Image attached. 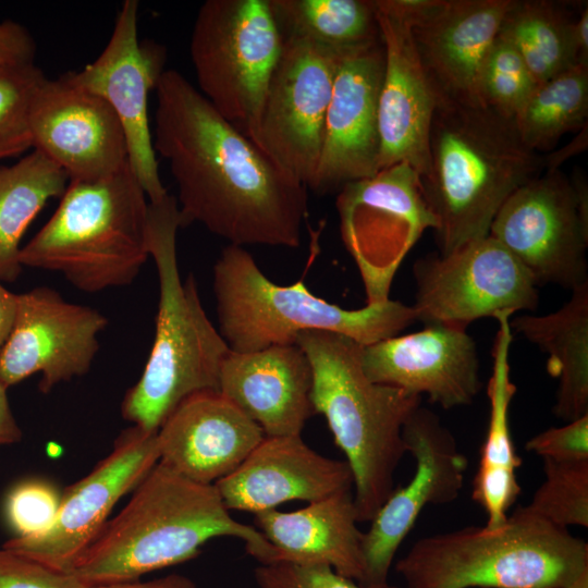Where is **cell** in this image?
Returning a JSON list of instances; mask_svg holds the SVG:
<instances>
[{
    "mask_svg": "<svg viewBox=\"0 0 588 588\" xmlns=\"http://www.w3.org/2000/svg\"><path fill=\"white\" fill-rule=\"evenodd\" d=\"M152 144L177 186L182 226L194 222L231 245L296 248L308 188L221 117L180 72L155 88Z\"/></svg>",
    "mask_w": 588,
    "mask_h": 588,
    "instance_id": "cell-1",
    "label": "cell"
},
{
    "mask_svg": "<svg viewBox=\"0 0 588 588\" xmlns=\"http://www.w3.org/2000/svg\"><path fill=\"white\" fill-rule=\"evenodd\" d=\"M218 537L243 540L259 564L273 561L271 544L231 516L215 485L187 479L158 462L69 573L87 586L138 580L196 558Z\"/></svg>",
    "mask_w": 588,
    "mask_h": 588,
    "instance_id": "cell-2",
    "label": "cell"
},
{
    "mask_svg": "<svg viewBox=\"0 0 588 588\" xmlns=\"http://www.w3.org/2000/svg\"><path fill=\"white\" fill-rule=\"evenodd\" d=\"M429 154L420 181L440 255L488 236L504 201L546 169L544 154L524 144L514 120L482 105L438 102Z\"/></svg>",
    "mask_w": 588,
    "mask_h": 588,
    "instance_id": "cell-3",
    "label": "cell"
},
{
    "mask_svg": "<svg viewBox=\"0 0 588 588\" xmlns=\"http://www.w3.org/2000/svg\"><path fill=\"white\" fill-rule=\"evenodd\" d=\"M296 344L313 369L314 412L326 418L352 471L358 522H370L395 489V471L407 453L403 426L421 396L369 380L363 345L348 336L309 330Z\"/></svg>",
    "mask_w": 588,
    "mask_h": 588,
    "instance_id": "cell-4",
    "label": "cell"
},
{
    "mask_svg": "<svg viewBox=\"0 0 588 588\" xmlns=\"http://www.w3.org/2000/svg\"><path fill=\"white\" fill-rule=\"evenodd\" d=\"M182 228L175 196L148 205L147 240L159 281L155 338L138 381L122 401L125 420L155 432L187 396L219 391L220 369L231 350L208 318L196 281L181 278L176 233Z\"/></svg>",
    "mask_w": 588,
    "mask_h": 588,
    "instance_id": "cell-5",
    "label": "cell"
},
{
    "mask_svg": "<svg viewBox=\"0 0 588 588\" xmlns=\"http://www.w3.org/2000/svg\"><path fill=\"white\" fill-rule=\"evenodd\" d=\"M395 569L406 588H559L588 569V543L519 506L498 527L418 539Z\"/></svg>",
    "mask_w": 588,
    "mask_h": 588,
    "instance_id": "cell-6",
    "label": "cell"
},
{
    "mask_svg": "<svg viewBox=\"0 0 588 588\" xmlns=\"http://www.w3.org/2000/svg\"><path fill=\"white\" fill-rule=\"evenodd\" d=\"M147 196L127 163L70 181L51 218L22 246V267L58 272L86 293L127 286L148 260Z\"/></svg>",
    "mask_w": 588,
    "mask_h": 588,
    "instance_id": "cell-7",
    "label": "cell"
},
{
    "mask_svg": "<svg viewBox=\"0 0 588 588\" xmlns=\"http://www.w3.org/2000/svg\"><path fill=\"white\" fill-rule=\"evenodd\" d=\"M219 332L235 353L296 344L301 332L343 334L362 345L399 335L416 321L413 306L399 301L345 309L315 296L303 281L289 286L269 280L242 246H225L213 266Z\"/></svg>",
    "mask_w": 588,
    "mask_h": 588,
    "instance_id": "cell-8",
    "label": "cell"
},
{
    "mask_svg": "<svg viewBox=\"0 0 588 588\" xmlns=\"http://www.w3.org/2000/svg\"><path fill=\"white\" fill-rule=\"evenodd\" d=\"M282 40L268 0H207L191 35L199 93L257 146L264 98Z\"/></svg>",
    "mask_w": 588,
    "mask_h": 588,
    "instance_id": "cell-9",
    "label": "cell"
},
{
    "mask_svg": "<svg viewBox=\"0 0 588 588\" xmlns=\"http://www.w3.org/2000/svg\"><path fill=\"white\" fill-rule=\"evenodd\" d=\"M489 235L527 270L536 285L571 291L588 283V187L583 175L543 171L517 188L495 215Z\"/></svg>",
    "mask_w": 588,
    "mask_h": 588,
    "instance_id": "cell-10",
    "label": "cell"
},
{
    "mask_svg": "<svg viewBox=\"0 0 588 588\" xmlns=\"http://www.w3.org/2000/svg\"><path fill=\"white\" fill-rule=\"evenodd\" d=\"M343 244L359 271L366 305L390 299L394 275L422 233L436 230L419 174L397 163L345 184L336 197Z\"/></svg>",
    "mask_w": 588,
    "mask_h": 588,
    "instance_id": "cell-11",
    "label": "cell"
},
{
    "mask_svg": "<svg viewBox=\"0 0 588 588\" xmlns=\"http://www.w3.org/2000/svg\"><path fill=\"white\" fill-rule=\"evenodd\" d=\"M416 320L466 329L501 313L535 310L538 286L522 264L488 235L446 254H429L413 267Z\"/></svg>",
    "mask_w": 588,
    "mask_h": 588,
    "instance_id": "cell-12",
    "label": "cell"
},
{
    "mask_svg": "<svg viewBox=\"0 0 588 588\" xmlns=\"http://www.w3.org/2000/svg\"><path fill=\"white\" fill-rule=\"evenodd\" d=\"M282 39L264 98L258 147L309 188L342 52L294 36Z\"/></svg>",
    "mask_w": 588,
    "mask_h": 588,
    "instance_id": "cell-13",
    "label": "cell"
},
{
    "mask_svg": "<svg viewBox=\"0 0 588 588\" xmlns=\"http://www.w3.org/2000/svg\"><path fill=\"white\" fill-rule=\"evenodd\" d=\"M407 453L415 460L411 480L388 497L364 532L365 578L362 585L383 588L400 546L427 505H444L457 499L468 467L454 434L439 416L416 408L403 426Z\"/></svg>",
    "mask_w": 588,
    "mask_h": 588,
    "instance_id": "cell-14",
    "label": "cell"
},
{
    "mask_svg": "<svg viewBox=\"0 0 588 588\" xmlns=\"http://www.w3.org/2000/svg\"><path fill=\"white\" fill-rule=\"evenodd\" d=\"M157 431L132 426L94 469L61 494L57 517L45 532L13 537L2 547L45 566L70 572L96 539L118 501L159 462Z\"/></svg>",
    "mask_w": 588,
    "mask_h": 588,
    "instance_id": "cell-15",
    "label": "cell"
},
{
    "mask_svg": "<svg viewBox=\"0 0 588 588\" xmlns=\"http://www.w3.org/2000/svg\"><path fill=\"white\" fill-rule=\"evenodd\" d=\"M511 2L383 0L381 8L409 25L438 102L482 105L480 71Z\"/></svg>",
    "mask_w": 588,
    "mask_h": 588,
    "instance_id": "cell-16",
    "label": "cell"
},
{
    "mask_svg": "<svg viewBox=\"0 0 588 588\" xmlns=\"http://www.w3.org/2000/svg\"><path fill=\"white\" fill-rule=\"evenodd\" d=\"M138 1L121 4L112 34L98 58L73 81L101 97L117 114L126 140L128 164L149 203L167 194L160 175L148 120V96L156 88L166 59L164 49L138 39Z\"/></svg>",
    "mask_w": 588,
    "mask_h": 588,
    "instance_id": "cell-17",
    "label": "cell"
},
{
    "mask_svg": "<svg viewBox=\"0 0 588 588\" xmlns=\"http://www.w3.org/2000/svg\"><path fill=\"white\" fill-rule=\"evenodd\" d=\"M108 318L95 308L70 303L56 290L37 286L17 294L11 331L0 351V381L9 389L40 373L38 389L87 373Z\"/></svg>",
    "mask_w": 588,
    "mask_h": 588,
    "instance_id": "cell-18",
    "label": "cell"
},
{
    "mask_svg": "<svg viewBox=\"0 0 588 588\" xmlns=\"http://www.w3.org/2000/svg\"><path fill=\"white\" fill-rule=\"evenodd\" d=\"M28 123L32 150L62 169L69 182L102 180L128 163L117 114L101 97L76 84L70 72L45 76L37 84Z\"/></svg>",
    "mask_w": 588,
    "mask_h": 588,
    "instance_id": "cell-19",
    "label": "cell"
},
{
    "mask_svg": "<svg viewBox=\"0 0 588 588\" xmlns=\"http://www.w3.org/2000/svg\"><path fill=\"white\" fill-rule=\"evenodd\" d=\"M383 65L381 39L341 53L319 163L308 189L317 194L339 192L345 184L378 172Z\"/></svg>",
    "mask_w": 588,
    "mask_h": 588,
    "instance_id": "cell-20",
    "label": "cell"
},
{
    "mask_svg": "<svg viewBox=\"0 0 588 588\" xmlns=\"http://www.w3.org/2000/svg\"><path fill=\"white\" fill-rule=\"evenodd\" d=\"M362 367L372 382L427 395L445 409L471 404L482 389L474 339L448 324L363 345Z\"/></svg>",
    "mask_w": 588,
    "mask_h": 588,
    "instance_id": "cell-21",
    "label": "cell"
},
{
    "mask_svg": "<svg viewBox=\"0 0 588 588\" xmlns=\"http://www.w3.org/2000/svg\"><path fill=\"white\" fill-rule=\"evenodd\" d=\"M375 8L384 56L378 109V171L407 163L425 177L430 170L429 137L438 99L415 49L409 25Z\"/></svg>",
    "mask_w": 588,
    "mask_h": 588,
    "instance_id": "cell-22",
    "label": "cell"
},
{
    "mask_svg": "<svg viewBox=\"0 0 588 588\" xmlns=\"http://www.w3.org/2000/svg\"><path fill=\"white\" fill-rule=\"evenodd\" d=\"M159 463L183 477L215 485L262 441V429L220 391L184 399L156 433Z\"/></svg>",
    "mask_w": 588,
    "mask_h": 588,
    "instance_id": "cell-23",
    "label": "cell"
},
{
    "mask_svg": "<svg viewBox=\"0 0 588 588\" xmlns=\"http://www.w3.org/2000/svg\"><path fill=\"white\" fill-rule=\"evenodd\" d=\"M215 487L229 511L256 514L293 500L313 503L352 491L353 476L345 461L321 455L301 436H265Z\"/></svg>",
    "mask_w": 588,
    "mask_h": 588,
    "instance_id": "cell-24",
    "label": "cell"
},
{
    "mask_svg": "<svg viewBox=\"0 0 588 588\" xmlns=\"http://www.w3.org/2000/svg\"><path fill=\"white\" fill-rule=\"evenodd\" d=\"M313 369L297 344L235 353L224 358L219 391L267 437L301 436L315 414Z\"/></svg>",
    "mask_w": 588,
    "mask_h": 588,
    "instance_id": "cell-25",
    "label": "cell"
},
{
    "mask_svg": "<svg viewBox=\"0 0 588 588\" xmlns=\"http://www.w3.org/2000/svg\"><path fill=\"white\" fill-rule=\"evenodd\" d=\"M358 523L352 491L292 512L274 509L254 514L255 528L273 548L272 563L326 565L362 585L364 532Z\"/></svg>",
    "mask_w": 588,
    "mask_h": 588,
    "instance_id": "cell-26",
    "label": "cell"
},
{
    "mask_svg": "<svg viewBox=\"0 0 588 588\" xmlns=\"http://www.w3.org/2000/svg\"><path fill=\"white\" fill-rule=\"evenodd\" d=\"M511 313L495 316L498 330L492 346V372L487 385L490 413L488 430L480 449V458L473 481V500L487 515V527H498L507 519V512L520 494L517 455L510 429V406L516 393L511 380L510 350L513 331Z\"/></svg>",
    "mask_w": 588,
    "mask_h": 588,
    "instance_id": "cell-27",
    "label": "cell"
},
{
    "mask_svg": "<svg viewBox=\"0 0 588 588\" xmlns=\"http://www.w3.org/2000/svg\"><path fill=\"white\" fill-rule=\"evenodd\" d=\"M510 327L548 356L547 371L558 380L554 416L568 422L588 415V283L558 310L517 316Z\"/></svg>",
    "mask_w": 588,
    "mask_h": 588,
    "instance_id": "cell-28",
    "label": "cell"
},
{
    "mask_svg": "<svg viewBox=\"0 0 588 588\" xmlns=\"http://www.w3.org/2000/svg\"><path fill=\"white\" fill-rule=\"evenodd\" d=\"M69 184L66 173L37 150L10 166H0V281L22 272L21 241L36 216Z\"/></svg>",
    "mask_w": 588,
    "mask_h": 588,
    "instance_id": "cell-29",
    "label": "cell"
},
{
    "mask_svg": "<svg viewBox=\"0 0 588 588\" xmlns=\"http://www.w3.org/2000/svg\"><path fill=\"white\" fill-rule=\"evenodd\" d=\"M282 36L336 52L380 39L373 0H268Z\"/></svg>",
    "mask_w": 588,
    "mask_h": 588,
    "instance_id": "cell-30",
    "label": "cell"
},
{
    "mask_svg": "<svg viewBox=\"0 0 588 588\" xmlns=\"http://www.w3.org/2000/svg\"><path fill=\"white\" fill-rule=\"evenodd\" d=\"M572 19L561 7L544 0H512L500 34L519 52L537 83L575 65Z\"/></svg>",
    "mask_w": 588,
    "mask_h": 588,
    "instance_id": "cell-31",
    "label": "cell"
},
{
    "mask_svg": "<svg viewBox=\"0 0 588 588\" xmlns=\"http://www.w3.org/2000/svg\"><path fill=\"white\" fill-rule=\"evenodd\" d=\"M587 118L588 65H575L539 83L513 120L524 144L543 155Z\"/></svg>",
    "mask_w": 588,
    "mask_h": 588,
    "instance_id": "cell-32",
    "label": "cell"
},
{
    "mask_svg": "<svg viewBox=\"0 0 588 588\" xmlns=\"http://www.w3.org/2000/svg\"><path fill=\"white\" fill-rule=\"evenodd\" d=\"M544 480L530 502L529 513L567 529L588 527V460L554 461L543 458Z\"/></svg>",
    "mask_w": 588,
    "mask_h": 588,
    "instance_id": "cell-33",
    "label": "cell"
},
{
    "mask_svg": "<svg viewBox=\"0 0 588 588\" xmlns=\"http://www.w3.org/2000/svg\"><path fill=\"white\" fill-rule=\"evenodd\" d=\"M537 85L519 52L499 32L480 71L481 103L505 118L514 119Z\"/></svg>",
    "mask_w": 588,
    "mask_h": 588,
    "instance_id": "cell-34",
    "label": "cell"
},
{
    "mask_svg": "<svg viewBox=\"0 0 588 588\" xmlns=\"http://www.w3.org/2000/svg\"><path fill=\"white\" fill-rule=\"evenodd\" d=\"M44 77L35 62L0 70V160L33 149L29 102L35 87Z\"/></svg>",
    "mask_w": 588,
    "mask_h": 588,
    "instance_id": "cell-35",
    "label": "cell"
},
{
    "mask_svg": "<svg viewBox=\"0 0 588 588\" xmlns=\"http://www.w3.org/2000/svg\"><path fill=\"white\" fill-rule=\"evenodd\" d=\"M61 493L42 479H26L9 491L4 517L14 537L27 538L48 530L58 514Z\"/></svg>",
    "mask_w": 588,
    "mask_h": 588,
    "instance_id": "cell-36",
    "label": "cell"
},
{
    "mask_svg": "<svg viewBox=\"0 0 588 588\" xmlns=\"http://www.w3.org/2000/svg\"><path fill=\"white\" fill-rule=\"evenodd\" d=\"M254 576L260 588H373L360 585L329 566L316 564H259ZM383 588L400 587L389 585Z\"/></svg>",
    "mask_w": 588,
    "mask_h": 588,
    "instance_id": "cell-37",
    "label": "cell"
},
{
    "mask_svg": "<svg viewBox=\"0 0 588 588\" xmlns=\"http://www.w3.org/2000/svg\"><path fill=\"white\" fill-rule=\"evenodd\" d=\"M0 588H90L60 572L0 547Z\"/></svg>",
    "mask_w": 588,
    "mask_h": 588,
    "instance_id": "cell-38",
    "label": "cell"
},
{
    "mask_svg": "<svg viewBox=\"0 0 588 588\" xmlns=\"http://www.w3.org/2000/svg\"><path fill=\"white\" fill-rule=\"evenodd\" d=\"M526 450L542 460H588V415L537 433L526 442Z\"/></svg>",
    "mask_w": 588,
    "mask_h": 588,
    "instance_id": "cell-39",
    "label": "cell"
},
{
    "mask_svg": "<svg viewBox=\"0 0 588 588\" xmlns=\"http://www.w3.org/2000/svg\"><path fill=\"white\" fill-rule=\"evenodd\" d=\"M36 42L29 30L19 22H0V70L34 63Z\"/></svg>",
    "mask_w": 588,
    "mask_h": 588,
    "instance_id": "cell-40",
    "label": "cell"
},
{
    "mask_svg": "<svg viewBox=\"0 0 588 588\" xmlns=\"http://www.w3.org/2000/svg\"><path fill=\"white\" fill-rule=\"evenodd\" d=\"M22 436L9 403L8 388L0 381V446L17 443Z\"/></svg>",
    "mask_w": 588,
    "mask_h": 588,
    "instance_id": "cell-41",
    "label": "cell"
},
{
    "mask_svg": "<svg viewBox=\"0 0 588 588\" xmlns=\"http://www.w3.org/2000/svg\"><path fill=\"white\" fill-rule=\"evenodd\" d=\"M90 588H198L187 576L170 574L151 580H133L109 585L90 586Z\"/></svg>",
    "mask_w": 588,
    "mask_h": 588,
    "instance_id": "cell-42",
    "label": "cell"
},
{
    "mask_svg": "<svg viewBox=\"0 0 588 588\" xmlns=\"http://www.w3.org/2000/svg\"><path fill=\"white\" fill-rule=\"evenodd\" d=\"M572 45L578 65H588V8L581 10L572 24Z\"/></svg>",
    "mask_w": 588,
    "mask_h": 588,
    "instance_id": "cell-43",
    "label": "cell"
},
{
    "mask_svg": "<svg viewBox=\"0 0 588 588\" xmlns=\"http://www.w3.org/2000/svg\"><path fill=\"white\" fill-rule=\"evenodd\" d=\"M578 132L579 134L576 135L567 146L550 155H543L546 163L544 171L559 170L560 166L565 162L566 159L587 148V125Z\"/></svg>",
    "mask_w": 588,
    "mask_h": 588,
    "instance_id": "cell-44",
    "label": "cell"
},
{
    "mask_svg": "<svg viewBox=\"0 0 588 588\" xmlns=\"http://www.w3.org/2000/svg\"><path fill=\"white\" fill-rule=\"evenodd\" d=\"M16 299L17 294L9 291L0 281V351L14 321Z\"/></svg>",
    "mask_w": 588,
    "mask_h": 588,
    "instance_id": "cell-45",
    "label": "cell"
},
{
    "mask_svg": "<svg viewBox=\"0 0 588 588\" xmlns=\"http://www.w3.org/2000/svg\"><path fill=\"white\" fill-rule=\"evenodd\" d=\"M559 588H588V569L583 572L578 577H576L569 584L559 587Z\"/></svg>",
    "mask_w": 588,
    "mask_h": 588,
    "instance_id": "cell-46",
    "label": "cell"
},
{
    "mask_svg": "<svg viewBox=\"0 0 588 588\" xmlns=\"http://www.w3.org/2000/svg\"><path fill=\"white\" fill-rule=\"evenodd\" d=\"M258 588H260V587H258Z\"/></svg>",
    "mask_w": 588,
    "mask_h": 588,
    "instance_id": "cell-47",
    "label": "cell"
}]
</instances>
